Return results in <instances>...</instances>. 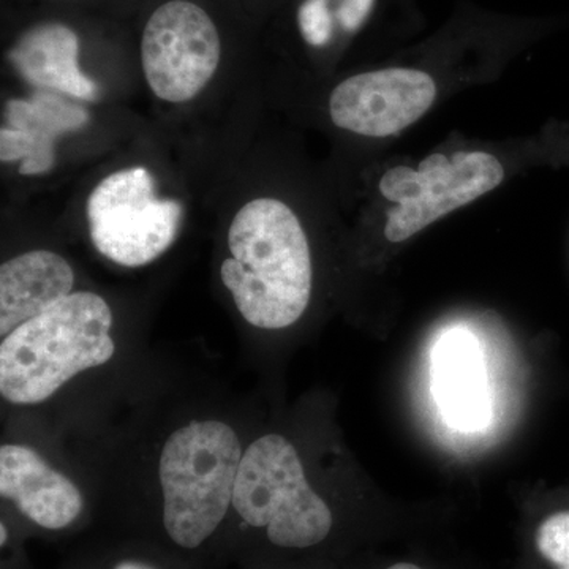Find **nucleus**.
Instances as JSON below:
<instances>
[{"instance_id": "1", "label": "nucleus", "mask_w": 569, "mask_h": 569, "mask_svg": "<svg viewBox=\"0 0 569 569\" xmlns=\"http://www.w3.org/2000/svg\"><path fill=\"white\" fill-rule=\"evenodd\" d=\"M231 258L220 268L247 323L283 329L296 323L312 295V258L296 213L274 198L242 206L228 231Z\"/></svg>"}, {"instance_id": "2", "label": "nucleus", "mask_w": 569, "mask_h": 569, "mask_svg": "<svg viewBox=\"0 0 569 569\" xmlns=\"http://www.w3.org/2000/svg\"><path fill=\"white\" fill-rule=\"evenodd\" d=\"M112 313L102 296L78 291L3 337L0 395L36 406L84 370L110 361Z\"/></svg>"}, {"instance_id": "3", "label": "nucleus", "mask_w": 569, "mask_h": 569, "mask_svg": "<svg viewBox=\"0 0 569 569\" xmlns=\"http://www.w3.org/2000/svg\"><path fill=\"white\" fill-rule=\"evenodd\" d=\"M242 447L233 427L192 421L168 437L159 462L163 523L176 545L194 549L233 505Z\"/></svg>"}, {"instance_id": "4", "label": "nucleus", "mask_w": 569, "mask_h": 569, "mask_svg": "<svg viewBox=\"0 0 569 569\" xmlns=\"http://www.w3.org/2000/svg\"><path fill=\"white\" fill-rule=\"evenodd\" d=\"M233 507L249 526L266 529L279 548L320 545L332 529V512L307 482L298 451L287 438H258L242 456Z\"/></svg>"}, {"instance_id": "5", "label": "nucleus", "mask_w": 569, "mask_h": 569, "mask_svg": "<svg viewBox=\"0 0 569 569\" xmlns=\"http://www.w3.org/2000/svg\"><path fill=\"white\" fill-rule=\"evenodd\" d=\"M92 244L108 260L140 268L173 246L182 206L156 193L144 167L127 168L103 179L88 200Z\"/></svg>"}, {"instance_id": "6", "label": "nucleus", "mask_w": 569, "mask_h": 569, "mask_svg": "<svg viewBox=\"0 0 569 569\" xmlns=\"http://www.w3.org/2000/svg\"><path fill=\"white\" fill-rule=\"evenodd\" d=\"M505 170L488 152L432 153L418 170L396 167L381 178L380 192L396 206L389 209L388 241L403 242L447 213L492 192Z\"/></svg>"}, {"instance_id": "7", "label": "nucleus", "mask_w": 569, "mask_h": 569, "mask_svg": "<svg viewBox=\"0 0 569 569\" xmlns=\"http://www.w3.org/2000/svg\"><path fill=\"white\" fill-rule=\"evenodd\" d=\"M220 56L222 43L216 24L189 0L160 6L142 32V71L149 88L164 102L194 99L216 74Z\"/></svg>"}, {"instance_id": "8", "label": "nucleus", "mask_w": 569, "mask_h": 569, "mask_svg": "<svg viewBox=\"0 0 569 569\" xmlns=\"http://www.w3.org/2000/svg\"><path fill=\"white\" fill-rule=\"evenodd\" d=\"M436 97V81L425 71L385 69L340 82L332 91L329 111L339 129L385 138L417 122Z\"/></svg>"}, {"instance_id": "9", "label": "nucleus", "mask_w": 569, "mask_h": 569, "mask_svg": "<svg viewBox=\"0 0 569 569\" xmlns=\"http://www.w3.org/2000/svg\"><path fill=\"white\" fill-rule=\"evenodd\" d=\"M88 111L54 91H37L31 99L7 103V122L0 130V160L20 162L22 176L48 173L56 164V142L61 134L80 130Z\"/></svg>"}, {"instance_id": "10", "label": "nucleus", "mask_w": 569, "mask_h": 569, "mask_svg": "<svg viewBox=\"0 0 569 569\" xmlns=\"http://www.w3.org/2000/svg\"><path fill=\"white\" fill-rule=\"evenodd\" d=\"M432 391L445 421L473 432L488 426V376L478 340L467 329L443 332L432 350Z\"/></svg>"}, {"instance_id": "11", "label": "nucleus", "mask_w": 569, "mask_h": 569, "mask_svg": "<svg viewBox=\"0 0 569 569\" xmlns=\"http://www.w3.org/2000/svg\"><path fill=\"white\" fill-rule=\"evenodd\" d=\"M0 496L48 530L66 529L82 509L80 489L21 445L0 448Z\"/></svg>"}, {"instance_id": "12", "label": "nucleus", "mask_w": 569, "mask_h": 569, "mask_svg": "<svg viewBox=\"0 0 569 569\" xmlns=\"http://www.w3.org/2000/svg\"><path fill=\"white\" fill-rule=\"evenodd\" d=\"M73 269L61 254L33 250L0 268V336L7 337L71 295Z\"/></svg>"}, {"instance_id": "13", "label": "nucleus", "mask_w": 569, "mask_h": 569, "mask_svg": "<svg viewBox=\"0 0 569 569\" xmlns=\"http://www.w3.org/2000/svg\"><path fill=\"white\" fill-rule=\"evenodd\" d=\"M80 40L59 22H47L22 33L9 52L10 62L31 84L80 100H93L99 86L78 66Z\"/></svg>"}, {"instance_id": "14", "label": "nucleus", "mask_w": 569, "mask_h": 569, "mask_svg": "<svg viewBox=\"0 0 569 569\" xmlns=\"http://www.w3.org/2000/svg\"><path fill=\"white\" fill-rule=\"evenodd\" d=\"M535 545L553 569H569V509L557 511L538 527Z\"/></svg>"}, {"instance_id": "15", "label": "nucleus", "mask_w": 569, "mask_h": 569, "mask_svg": "<svg viewBox=\"0 0 569 569\" xmlns=\"http://www.w3.org/2000/svg\"><path fill=\"white\" fill-rule=\"evenodd\" d=\"M299 26H301L302 36L310 44L321 47L331 40L335 31V20L331 13L318 0H307L299 10Z\"/></svg>"}, {"instance_id": "16", "label": "nucleus", "mask_w": 569, "mask_h": 569, "mask_svg": "<svg viewBox=\"0 0 569 569\" xmlns=\"http://www.w3.org/2000/svg\"><path fill=\"white\" fill-rule=\"evenodd\" d=\"M329 2V0H323ZM337 20L347 31H355L366 20L370 9H372L373 0H337Z\"/></svg>"}, {"instance_id": "17", "label": "nucleus", "mask_w": 569, "mask_h": 569, "mask_svg": "<svg viewBox=\"0 0 569 569\" xmlns=\"http://www.w3.org/2000/svg\"><path fill=\"white\" fill-rule=\"evenodd\" d=\"M114 569H153L149 565L141 563V561L127 560L116 565Z\"/></svg>"}, {"instance_id": "18", "label": "nucleus", "mask_w": 569, "mask_h": 569, "mask_svg": "<svg viewBox=\"0 0 569 569\" xmlns=\"http://www.w3.org/2000/svg\"><path fill=\"white\" fill-rule=\"evenodd\" d=\"M7 539H9V530H7L6 523L0 526V545L6 546Z\"/></svg>"}, {"instance_id": "19", "label": "nucleus", "mask_w": 569, "mask_h": 569, "mask_svg": "<svg viewBox=\"0 0 569 569\" xmlns=\"http://www.w3.org/2000/svg\"><path fill=\"white\" fill-rule=\"evenodd\" d=\"M387 569H422V568H419L418 565H413V563H396V565H392V567H389Z\"/></svg>"}]
</instances>
